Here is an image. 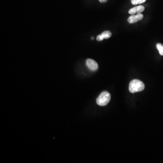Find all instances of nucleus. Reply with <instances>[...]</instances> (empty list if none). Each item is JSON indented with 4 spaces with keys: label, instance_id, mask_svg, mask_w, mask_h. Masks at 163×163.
<instances>
[{
    "label": "nucleus",
    "instance_id": "nucleus-1",
    "mask_svg": "<svg viewBox=\"0 0 163 163\" xmlns=\"http://www.w3.org/2000/svg\"><path fill=\"white\" fill-rule=\"evenodd\" d=\"M144 84L139 80H133L129 84V91L131 93H135L142 91L144 89Z\"/></svg>",
    "mask_w": 163,
    "mask_h": 163
},
{
    "label": "nucleus",
    "instance_id": "nucleus-2",
    "mask_svg": "<svg viewBox=\"0 0 163 163\" xmlns=\"http://www.w3.org/2000/svg\"><path fill=\"white\" fill-rule=\"evenodd\" d=\"M111 95L107 91H103L97 99V103L100 106H105L110 101Z\"/></svg>",
    "mask_w": 163,
    "mask_h": 163
},
{
    "label": "nucleus",
    "instance_id": "nucleus-3",
    "mask_svg": "<svg viewBox=\"0 0 163 163\" xmlns=\"http://www.w3.org/2000/svg\"><path fill=\"white\" fill-rule=\"evenodd\" d=\"M86 65L91 71H95L98 69V66L97 63L90 58H88L86 60Z\"/></svg>",
    "mask_w": 163,
    "mask_h": 163
},
{
    "label": "nucleus",
    "instance_id": "nucleus-4",
    "mask_svg": "<svg viewBox=\"0 0 163 163\" xmlns=\"http://www.w3.org/2000/svg\"><path fill=\"white\" fill-rule=\"evenodd\" d=\"M143 18V15L142 14L140 13L136 15H132L128 18V21L129 23L134 24L136 23L138 21H141Z\"/></svg>",
    "mask_w": 163,
    "mask_h": 163
},
{
    "label": "nucleus",
    "instance_id": "nucleus-5",
    "mask_svg": "<svg viewBox=\"0 0 163 163\" xmlns=\"http://www.w3.org/2000/svg\"><path fill=\"white\" fill-rule=\"evenodd\" d=\"M144 10V7L143 6H139L132 8L129 11V13L130 14L134 15L141 13Z\"/></svg>",
    "mask_w": 163,
    "mask_h": 163
},
{
    "label": "nucleus",
    "instance_id": "nucleus-6",
    "mask_svg": "<svg viewBox=\"0 0 163 163\" xmlns=\"http://www.w3.org/2000/svg\"><path fill=\"white\" fill-rule=\"evenodd\" d=\"M101 36H103L104 39H109V38H110L111 36V33L110 31H105L101 33Z\"/></svg>",
    "mask_w": 163,
    "mask_h": 163
},
{
    "label": "nucleus",
    "instance_id": "nucleus-7",
    "mask_svg": "<svg viewBox=\"0 0 163 163\" xmlns=\"http://www.w3.org/2000/svg\"><path fill=\"white\" fill-rule=\"evenodd\" d=\"M156 48L159 50V53L161 55H163V45L161 44L158 43L156 44Z\"/></svg>",
    "mask_w": 163,
    "mask_h": 163
},
{
    "label": "nucleus",
    "instance_id": "nucleus-8",
    "mask_svg": "<svg viewBox=\"0 0 163 163\" xmlns=\"http://www.w3.org/2000/svg\"><path fill=\"white\" fill-rule=\"evenodd\" d=\"M146 0H131V3L133 5H136L137 4H140L146 2Z\"/></svg>",
    "mask_w": 163,
    "mask_h": 163
},
{
    "label": "nucleus",
    "instance_id": "nucleus-9",
    "mask_svg": "<svg viewBox=\"0 0 163 163\" xmlns=\"http://www.w3.org/2000/svg\"><path fill=\"white\" fill-rule=\"evenodd\" d=\"M104 38L103 37V36H101V34H100V35H98L97 37V40L98 41H101L103 40Z\"/></svg>",
    "mask_w": 163,
    "mask_h": 163
},
{
    "label": "nucleus",
    "instance_id": "nucleus-10",
    "mask_svg": "<svg viewBox=\"0 0 163 163\" xmlns=\"http://www.w3.org/2000/svg\"><path fill=\"white\" fill-rule=\"evenodd\" d=\"M99 1L101 3H105V2H106L107 1V0H99Z\"/></svg>",
    "mask_w": 163,
    "mask_h": 163
},
{
    "label": "nucleus",
    "instance_id": "nucleus-11",
    "mask_svg": "<svg viewBox=\"0 0 163 163\" xmlns=\"http://www.w3.org/2000/svg\"><path fill=\"white\" fill-rule=\"evenodd\" d=\"M91 39H92V40H93V39H94V38H93V37H92V38H91Z\"/></svg>",
    "mask_w": 163,
    "mask_h": 163
}]
</instances>
